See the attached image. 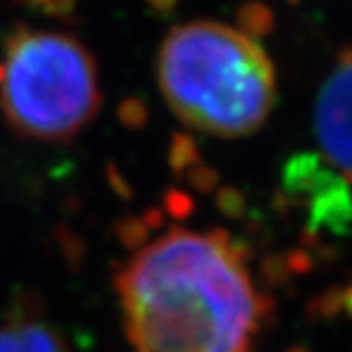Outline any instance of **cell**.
Listing matches in <instances>:
<instances>
[{"mask_svg":"<svg viewBox=\"0 0 352 352\" xmlns=\"http://www.w3.org/2000/svg\"><path fill=\"white\" fill-rule=\"evenodd\" d=\"M115 287L134 352H250L257 291L214 232L168 230L136 250Z\"/></svg>","mask_w":352,"mask_h":352,"instance_id":"cell-1","label":"cell"},{"mask_svg":"<svg viewBox=\"0 0 352 352\" xmlns=\"http://www.w3.org/2000/svg\"><path fill=\"white\" fill-rule=\"evenodd\" d=\"M157 79L172 113L219 138L253 134L276 102L274 66L248 34L219 21H189L166 36Z\"/></svg>","mask_w":352,"mask_h":352,"instance_id":"cell-2","label":"cell"},{"mask_svg":"<svg viewBox=\"0 0 352 352\" xmlns=\"http://www.w3.org/2000/svg\"><path fill=\"white\" fill-rule=\"evenodd\" d=\"M100 100L96 62L79 41L45 30L9 41L0 66V111L15 134L70 140L96 117Z\"/></svg>","mask_w":352,"mask_h":352,"instance_id":"cell-3","label":"cell"},{"mask_svg":"<svg viewBox=\"0 0 352 352\" xmlns=\"http://www.w3.org/2000/svg\"><path fill=\"white\" fill-rule=\"evenodd\" d=\"M316 136L329 157L352 172V60L340 66L318 94Z\"/></svg>","mask_w":352,"mask_h":352,"instance_id":"cell-4","label":"cell"},{"mask_svg":"<svg viewBox=\"0 0 352 352\" xmlns=\"http://www.w3.org/2000/svg\"><path fill=\"white\" fill-rule=\"evenodd\" d=\"M0 352H72L64 336L41 318H13L0 324Z\"/></svg>","mask_w":352,"mask_h":352,"instance_id":"cell-5","label":"cell"}]
</instances>
